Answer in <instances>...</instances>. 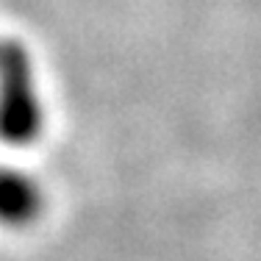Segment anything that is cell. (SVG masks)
Wrapping results in <instances>:
<instances>
[{
    "mask_svg": "<svg viewBox=\"0 0 261 261\" xmlns=\"http://www.w3.org/2000/svg\"><path fill=\"white\" fill-rule=\"evenodd\" d=\"M42 130V100L31 56L17 39H0V139L28 145Z\"/></svg>",
    "mask_w": 261,
    "mask_h": 261,
    "instance_id": "cell-1",
    "label": "cell"
},
{
    "mask_svg": "<svg viewBox=\"0 0 261 261\" xmlns=\"http://www.w3.org/2000/svg\"><path fill=\"white\" fill-rule=\"evenodd\" d=\"M42 208V189L20 170H0V222L25 225Z\"/></svg>",
    "mask_w": 261,
    "mask_h": 261,
    "instance_id": "cell-2",
    "label": "cell"
}]
</instances>
